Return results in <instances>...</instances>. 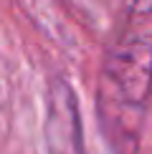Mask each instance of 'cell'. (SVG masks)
I'll use <instances>...</instances> for the list:
<instances>
[{
    "label": "cell",
    "mask_w": 152,
    "mask_h": 154,
    "mask_svg": "<svg viewBox=\"0 0 152 154\" xmlns=\"http://www.w3.org/2000/svg\"><path fill=\"white\" fill-rule=\"evenodd\" d=\"M46 146L48 154H86L79 101L63 79H53L48 88Z\"/></svg>",
    "instance_id": "7a4b0ae2"
},
{
    "label": "cell",
    "mask_w": 152,
    "mask_h": 154,
    "mask_svg": "<svg viewBox=\"0 0 152 154\" xmlns=\"http://www.w3.org/2000/svg\"><path fill=\"white\" fill-rule=\"evenodd\" d=\"M152 99V0L119 15L97 76V119L114 154H139Z\"/></svg>",
    "instance_id": "6da1fadb"
}]
</instances>
